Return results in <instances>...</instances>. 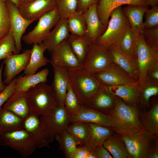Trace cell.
<instances>
[{
  "label": "cell",
  "mask_w": 158,
  "mask_h": 158,
  "mask_svg": "<svg viewBox=\"0 0 158 158\" xmlns=\"http://www.w3.org/2000/svg\"><path fill=\"white\" fill-rule=\"evenodd\" d=\"M71 122H81L92 123L113 128L114 123L109 115L85 106H82L78 113L70 118Z\"/></svg>",
  "instance_id": "cell-20"
},
{
  "label": "cell",
  "mask_w": 158,
  "mask_h": 158,
  "mask_svg": "<svg viewBox=\"0 0 158 158\" xmlns=\"http://www.w3.org/2000/svg\"><path fill=\"white\" fill-rule=\"evenodd\" d=\"M138 106H130L117 97L114 108L109 115L114 122V130L121 135L144 130L138 117Z\"/></svg>",
  "instance_id": "cell-1"
},
{
  "label": "cell",
  "mask_w": 158,
  "mask_h": 158,
  "mask_svg": "<svg viewBox=\"0 0 158 158\" xmlns=\"http://www.w3.org/2000/svg\"><path fill=\"white\" fill-rule=\"evenodd\" d=\"M103 145L114 158H130L120 135L116 132L103 143Z\"/></svg>",
  "instance_id": "cell-30"
},
{
  "label": "cell",
  "mask_w": 158,
  "mask_h": 158,
  "mask_svg": "<svg viewBox=\"0 0 158 158\" xmlns=\"http://www.w3.org/2000/svg\"><path fill=\"white\" fill-rule=\"evenodd\" d=\"M140 88V94L139 98L138 106L142 109L149 108L150 98L158 94V80L152 79L147 76L141 83H139Z\"/></svg>",
  "instance_id": "cell-31"
},
{
  "label": "cell",
  "mask_w": 158,
  "mask_h": 158,
  "mask_svg": "<svg viewBox=\"0 0 158 158\" xmlns=\"http://www.w3.org/2000/svg\"><path fill=\"white\" fill-rule=\"evenodd\" d=\"M135 59L138 68L140 83L146 77L150 67L158 62V50L150 48L146 44L141 32L136 36Z\"/></svg>",
  "instance_id": "cell-9"
},
{
  "label": "cell",
  "mask_w": 158,
  "mask_h": 158,
  "mask_svg": "<svg viewBox=\"0 0 158 158\" xmlns=\"http://www.w3.org/2000/svg\"><path fill=\"white\" fill-rule=\"evenodd\" d=\"M18 54L15 40L10 30L0 39V61L14 54Z\"/></svg>",
  "instance_id": "cell-39"
},
{
  "label": "cell",
  "mask_w": 158,
  "mask_h": 158,
  "mask_svg": "<svg viewBox=\"0 0 158 158\" xmlns=\"http://www.w3.org/2000/svg\"><path fill=\"white\" fill-rule=\"evenodd\" d=\"M68 72L69 84L80 104L84 106L102 84L83 68Z\"/></svg>",
  "instance_id": "cell-4"
},
{
  "label": "cell",
  "mask_w": 158,
  "mask_h": 158,
  "mask_svg": "<svg viewBox=\"0 0 158 158\" xmlns=\"http://www.w3.org/2000/svg\"><path fill=\"white\" fill-rule=\"evenodd\" d=\"M71 158H96L92 152L86 148L78 146Z\"/></svg>",
  "instance_id": "cell-46"
},
{
  "label": "cell",
  "mask_w": 158,
  "mask_h": 158,
  "mask_svg": "<svg viewBox=\"0 0 158 158\" xmlns=\"http://www.w3.org/2000/svg\"><path fill=\"white\" fill-rule=\"evenodd\" d=\"M16 77L15 78L7 85L5 89L0 93V109L2 106L9 98L14 91Z\"/></svg>",
  "instance_id": "cell-45"
},
{
  "label": "cell",
  "mask_w": 158,
  "mask_h": 158,
  "mask_svg": "<svg viewBox=\"0 0 158 158\" xmlns=\"http://www.w3.org/2000/svg\"><path fill=\"white\" fill-rule=\"evenodd\" d=\"M4 63H2L0 67V93L6 88L7 85L4 83L2 80V75Z\"/></svg>",
  "instance_id": "cell-51"
},
{
  "label": "cell",
  "mask_w": 158,
  "mask_h": 158,
  "mask_svg": "<svg viewBox=\"0 0 158 158\" xmlns=\"http://www.w3.org/2000/svg\"><path fill=\"white\" fill-rule=\"evenodd\" d=\"M93 75L102 84L106 86L138 83V81L132 78L121 67L114 62L105 70Z\"/></svg>",
  "instance_id": "cell-13"
},
{
  "label": "cell",
  "mask_w": 158,
  "mask_h": 158,
  "mask_svg": "<svg viewBox=\"0 0 158 158\" xmlns=\"http://www.w3.org/2000/svg\"><path fill=\"white\" fill-rule=\"evenodd\" d=\"M2 1L4 2H5L6 1V0H1ZM9 0L13 3L14 4H15L18 7L19 4V2H20V0Z\"/></svg>",
  "instance_id": "cell-53"
},
{
  "label": "cell",
  "mask_w": 158,
  "mask_h": 158,
  "mask_svg": "<svg viewBox=\"0 0 158 158\" xmlns=\"http://www.w3.org/2000/svg\"><path fill=\"white\" fill-rule=\"evenodd\" d=\"M67 21L70 34L86 35V25L84 13L76 11L67 19Z\"/></svg>",
  "instance_id": "cell-37"
},
{
  "label": "cell",
  "mask_w": 158,
  "mask_h": 158,
  "mask_svg": "<svg viewBox=\"0 0 158 158\" xmlns=\"http://www.w3.org/2000/svg\"><path fill=\"white\" fill-rule=\"evenodd\" d=\"M54 139L57 142L59 149L62 151L65 157L71 158L78 146L75 138L65 129L57 133Z\"/></svg>",
  "instance_id": "cell-35"
},
{
  "label": "cell",
  "mask_w": 158,
  "mask_h": 158,
  "mask_svg": "<svg viewBox=\"0 0 158 158\" xmlns=\"http://www.w3.org/2000/svg\"><path fill=\"white\" fill-rule=\"evenodd\" d=\"M107 47L112 56L113 62L119 66L132 78L138 81L139 74L136 61L124 53L118 44H114Z\"/></svg>",
  "instance_id": "cell-19"
},
{
  "label": "cell",
  "mask_w": 158,
  "mask_h": 158,
  "mask_svg": "<svg viewBox=\"0 0 158 158\" xmlns=\"http://www.w3.org/2000/svg\"><path fill=\"white\" fill-rule=\"evenodd\" d=\"M47 50L42 44H33L29 63L24 70L25 75L34 74L39 69L46 66L49 60L44 55Z\"/></svg>",
  "instance_id": "cell-29"
},
{
  "label": "cell",
  "mask_w": 158,
  "mask_h": 158,
  "mask_svg": "<svg viewBox=\"0 0 158 158\" xmlns=\"http://www.w3.org/2000/svg\"><path fill=\"white\" fill-rule=\"evenodd\" d=\"M24 119L30 114L25 94L20 95H12L4 104L3 107Z\"/></svg>",
  "instance_id": "cell-33"
},
{
  "label": "cell",
  "mask_w": 158,
  "mask_h": 158,
  "mask_svg": "<svg viewBox=\"0 0 158 158\" xmlns=\"http://www.w3.org/2000/svg\"><path fill=\"white\" fill-rule=\"evenodd\" d=\"M40 118L49 134L50 142L54 141L57 133L66 129L71 123L70 117L64 106H58Z\"/></svg>",
  "instance_id": "cell-11"
},
{
  "label": "cell",
  "mask_w": 158,
  "mask_h": 158,
  "mask_svg": "<svg viewBox=\"0 0 158 158\" xmlns=\"http://www.w3.org/2000/svg\"><path fill=\"white\" fill-rule=\"evenodd\" d=\"M39 117L30 113L23 119V129L32 137L37 148H49L50 135Z\"/></svg>",
  "instance_id": "cell-14"
},
{
  "label": "cell",
  "mask_w": 158,
  "mask_h": 158,
  "mask_svg": "<svg viewBox=\"0 0 158 158\" xmlns=\"http://www.w3.org/2000/svg\"><path fill=\"white\" fill-rule=\"evenodd\" d=\"M60 18L56 6L42 16L34 28L23 36L22 40L29 45L41 44Z\"/></svg>",
  "instance_id": "cell-7"
},
{
  "label": "cell",
  "mask_w": 158,
  "mask_h": 158,
  "mask_svg": "<svg viewBox=\"0 0 158 158\" xmlns=\"http://www.w3.org/2000/svg\"><path fill=\"white\" fill-rule=\"evenodd\" d=\"M147 6L128 5L122 9L123 12L128 19L133 32L138 35L143 29V17L148 9Z\"/></svg>",
  "instance_id": "cell-27"
},
{
  "label": "cell",
  "mask_w": 158,
  "mask_h": 158,
  "mask_svg": "<svg viewBox=\"0 0 158 158\" xmlns=\"http://www.w3.org/2000/svg\"><path fill=\"white\" fill-rule=\"evenodd\" d=\"M144 15L145 20L143 23V29L158 28V6L148 8Z\"/></svg>",
  "instance_id": "cell-43"
},
{
  "label": "cell",
  "mask_w": 158,
  "mask_h": 158,
  "mask_svg": "<svg viewBox=\"0 0 158 158\" xmlns=\"http://www.w3.org/2000/svg\"><path fill=\"white\" fill-rule=\"evenodd\" d=\"M70 35L67 19L60 18L47 37L42 43L49 52L67 40Z\"/></svg>",
  "instance_id": "cell-25"
},
{
  "label": "cell",
  "mask_w": 158,
  "mask_h": 158,
  "mask_svg": "<svg viewBox=\"0 0 158 158\" xmlns=\"http://www.w3.org/2000/svg\"><path fill=\"white\" fill-rule=\"evenodd\" d=\"M66 130L75 138L78 146H82L86 143L90 133L88 123L81 122H71Z\"/></svg>",
  "instance_id": "cell-36"
},
{
  "label": "cell",
  "mask_w": 158,
  "mask_h": 158,
  "mask_svg": "<svg viewBox=\"0 0 158 158\" xmlns=\"http://www.w3.org/2000/svg\"><path fill=\"white\" fill-rule=\"evenodd\" d=\"M53 70L54 76L51 85L54 93L58 106H64L65 98L69 84L68 72L50 61Z\"/></svg>",
  "instance_id": "cell-18"
},
{
  "label": "cell",
  "mask_w": 158,
  "mask_h": 158,
  "mask_svg": "<svg viewBox=\"0 0 158 158\" xmlns=\"http://www.w3.org/2000/svg\"><path fill=\"white\" fill-rule=\"evenodd\" d=\"M121 135L130 158H145L147 153L158 140V138L144 130L133 131Z\"/></svg>",
  "instance_id": "cell-6"
},
{
  "label": "cell",
  "mask_w": 158,
  "mask_h": 158,
  "mask_svg": "<svg viewBox=\"0 0 158 158\" xmlns=\"http://www.w3.org/2000/svg\"><path fill=\"white\" fill-rule=\"evenodd\" d=\"M149 6H150L152 7L158 6V0H144Z\"/></svg>",
  "instance_id": "cell-52"
},
{
  "label": "cell",
  "mask_w": 158,
  "mask_h": 158,
  "mask_svg": "<svg viewBox=\"0 0 158 158\" xmlns=\"http://www.w3.org/2000/svg\"><path fill=\"white\" fill-rule=\"evenodd\" d=\"M23 121L11 111L1 108L0 109V134L23 129Z\"/></svg>",
  "instance_id": "cell-34"
},
{
  "label": "cell",
  "mask_w": 158,
  "mask_h": 158,
  "mask_svg": "<svg viewBox=\"0 0 158 158\" xmlns=\"http://www.w3.org/2000/svg\"><path fill=\"white\" fill-rule=\"evenodd\" d=\"M56 2L61 18L67 19L77 11V0H56Z\"/></svg>",
  "instance_id": "cell-41"
},
{
  "label": "cell",
  "mask_w": 158,
  "mask_h": 158,
  "mask_svg": "<svg viewBox=\"0 0 158 158\" xmlns=\"http://www.w3.org/2000/svg\"><path fill=\"white\" fill-rule=\"evenodd\" d=\"M158 158V142L157 140L146 156L145 158Z\"/></svg>",
  "instance_id": "cell-50"
},
{
  "label": "cell",
  "mask_w": 158,
  "mask_h": 158,
  "mask_svg": "<svg viewBox=\"0 0 158 158\" xmlns=\"http://www.w3.org/2000/svg\"><path fill=\"white\" fill-rule=\"evenodd\" d=\"M0 145L14 150L24 158L32 155L37 148L32 137L24 129L0 134Z\"/></svg>",
  "instance_id": "cell-5"
},
{
  "label": "cell",
  "mask_w": 158,
  "mask_h": 158,
  "mask_svg": "<svg viewBox=\"0 0 158 158\" xmlns=\"http://www.w3.org/2000/svg\"><path fill=\"white\" fill-rule=\"evenodd\" d=\"M113 62L107 47L92 44L83 63V68L92 74L101 71Z\"/></svg>",
  "instance_id": "cell-8"
},
{
  "label": "cell",
  "mask_w": 158,
  "mask_h": 158,
  "mask_svg": "<svg viewBox=\"0 0 158 158\" xmlns=\"http://www.w3.org/2000/svg\"><path fill=\"white\" fill-rule=\"evenodd\" d=\"M96 158H112L109 151L102 145L98 146L91 151Z\"/></svg>",
  "instance_id": "cell-47"
},
{
  "label": "cell",
  "mask_w": 158,
  "mask_h": 158,
  "mask_svg": "<svg viewBox=\"0 0 158 158\" xmlns=\"http://www.w3.org/2000/svg\"><path fill=\"white\" fill-rule=\"evenodd\" d=\"M9 15L10 30L14 38L18 54L22 49L21 41L23 35L28 27L35 20H29L20 13L18 8L11 1H5Z\"/></svg>",
  "instance_id": "cell-12"
},
{
  "label": "cell",
  "mask_w": 158,
  "mask_h": 158,
  "mask_svg": "<svg viewBox=\"0 0 158 158\" xmlns=\"http://www.w3.org/2000/svg\"><path fill=\"white\" fill-rule=\"evenodd\" d=\"M90 129L88 139L82 146L91 151L94 148L103 145V142L115 131L111 127L88 123Z\"/></svg>",
  "instance_id": "cell-26"
},
{
  "label": "cell",
  "mask_w": 158,
  "mask_h": 158,
  "mask_svg": "<svg viewBox=\"0 0 158 158\" xmlns=\"http://www.w3.org/2000/svg\"><path fill=\"white\" fill-rule=\"evenodd\" d=\"M31 49L24 50L23 53L11 55L4 60L5 65L3 74L6 85L9 84L16 76L24 71L30 59Z\"/></svg>",
  "instance_id": "cell-15"
},
{
  "label": "cell",
  "mask_w": 158,
  "mask_h": 158,
  "mask_svg": "<svg viewBox=\"0 0 158 158\" xmlns=\"http://www.w3.org/2000/svg\"><path fill=\"white\" fill-rule=\"evenodd\" d=\"M25 97L30 113L39 116L47 114L58 106L51 86L46 83L32 87Z\"/></svg>",
  "instance_id": "cell-2"
},
{
  "label": "cell",
  "mask_w": 158,
  "mask_h": 158,
  "mask_svg": "<svg viewBox=\"0 0 158 158\" xmlns=\"http://www.w3.org/2000/svg\"><path fill=\"white\" fill-rule=\"evenodd\" d=\"M76 11L85 12L91 5L99 4L100 0H77Z\"/></svg>",
  "instance_id": "cell-48"
},
{
  "label": "cell",
  "mask_w": 158,
  "mask_h": 158,
  "mask_svg": "<svg viewBox=\"0 0 158 158\" xmlns=\"http://www.w3.org/2000/svg\"><path fill=\"white\" fill-rule=\"evenodd\" d=\"M67 40L73 53L83 64L92 43L86 35H77L70 34Z\"/></svg>",
  "instance_id": "cell-32"
},
{
  "label": "cell",
  "mask_w": 158,
  "mask_h": 158,
  "mask_svg": "<svg viewBox=\"0 0 158 158\" xmlns=\"http://www.w3.org/2000/svg\"><path fill=\"white\" fill-rule=\"evenodd\" d=\"M138 117L144 130L158 138V102L154 101L150 109L140 110Z\"/></svg>",
  "instance_id": "cell-28"
},
{
  "label": "cell",
  "mask_w": 158,
  "mask_h": 158,
  "mask_svg": "<svg viewBox=\"0 0 158 158\" xmlns=\"http://www.w3.org/2000/svg\"><path fill=\"white\" fill-rule=\"evenodd\" d=\"M124 4L148 6L144 0H100L97 6V13L100 20L106 27L112 12Z\"/></svg>",
  "instance_id": "cell-23"
},
{
  "label": "cell",
  "mask_w": 158,
  "mask_h": 158,
  "mask_svg": "<svg viewBox=\"0 0 158 158\" xmlns=\"http://www.w3.org/2000/svg\"><path fill=\"white\" fill-rule=\"evenodd\" d=\"M121 6L111 13L107 28L94 43L107 47L114 44H118L126 32L130 28V24L124 15Z\"/></svg>",
  "instance_id": "cell-3"
},
{
  "label": "cell",
  "mask_w": 158,
  "mask_h": 158,
  "mask_svg": "<svg viewBox=\"0 0 158 158\" xmlns=\"http://www.w3.org/2000/svg\"><path fill=\"white\" fill-rule=\"evenodd\" d=\"M147 76L152 79L158 80V62L150 67L148 71Z\"/></svg>",
  "instance_id": "cell-49"
},
{
  "label": "cell",
  "mask_w": 158,
  "mask_h": 158,
  "mask_svg": "<svg viewBox=\"0 0 158 158\" xmlns=\"http://www.w3.org/2000/svg\"><path fill=\"white\" fill-rule=\"evenodd\" d=\"M141 32L146 44L150 48L158 50V28L143 29Z\"/></svg>",
  "instance_id": "cell-44"
},
{
  "label": "cell",
  "mask_w": 158,
  "mask_h": 158,
  "mask_svg": "<svg viewBox=\"0 0 158 158\" xmlns=\"http://www.w3.org/2000/svg\"><path fill=\"white\" fill-rule=\"evenodd\" d=\"M10 24L8 11L6 4L0 0V39L9 31Z\"/></svg>",
  "instance_id": "cell-42"
},
{
  "label": "cell",
  "mask_w": 158,
  "mask_h": 158,
  "mask_svg": "<svg viewBox=\"0 0 158 158\" xmlns=\"http://www.w3.org/2000/svg\"><path fill=\"white\" fill-rule=\"evenodd\" d=\"M34 0H20L19 4L22 3L30 2V1H34Z\"/></svg>",
  "instance_id": "cell-54"
},
{
  "label": "cell",
  "mask_w": 158,
  "mask_h": 158,
  "mask_svg": "<svg viewBox=\"0 0 158 158\" xmlns=\"http://www.w3.org/2000/svg\"><path fill=\"white\" fill-rule=\"evenodd\" d=\"M50 61L68 71L82 69L83 64L73 53L67 40L63 42L49 51Z\"/></svg>",
  "instance_id": "cell-10"
},
{
  "label": "cell",
  "mask_w": 158,
  "mask_h": 158,
  "mask_svg": "<svg viewBox=\"0 0 158 158\" xmlns=\"http://www.w3.org/2000/svg\"><path fill=\"white\" fill-rule=\"evenodd\" d=\"M117 97L110 93L107 86L102 85L83 106L109 115L115 106Z\"/></svg>",
  "instance_id": "cell-16"
},
{
  "label": "cell",
  "mask_w": 158,
  "mask_h": 158,
  "mask_svg": "<svg viewBox=\"0 0 158 158\" xmlns=\"http://www.w3.org/2000/svg\"><path fill=\"white\" fill-rule=\"evenodd\" d=\"M81 107L69 83L64 101L66 111L71 118L78 113Z\"/></svg>",
  "instance_id": "cell-40"
},
{
  "label": "cell",
  "mask_w": 158,
  "mask_h": 158,
  "mask_svg": "<svg viewBox=\"0 0 158 158\" xmlns=\"http://www.w3.org/2000/svg\"><path fill=\"white\" fill-rule=\"evenodd\" d=\"M56 6V0H35L20 3L18 8L23 17L35 21Z\"/></svg>",
  "instance_id": "cell-17"
},
{
  "label": "cell",
  "mask_w": 158,
  "mask_h": 158,
  "mask_svg": "<svg viewBox=\"0 0 158 158\" xmlns=\"http://www.w3.org/2000/svg\"><path fill=\"white\" fill-rule=\"evenodd\" d=\"M107 86L110 93L121 98L127 104L138 106L140 91L138 82L133 84Z\"/></svg>",
  "instance_id": "cell-24"
},
{
  "label": "cell",
  "mask_w": 158,
  "mask_h": 158,
  "mask_svg": "<svg viewBox=\"0 0 158 158\" xmlns=\"http://www.w3.org/2000/svg\"><path fill=\"white\" fill-rule=\"evenodd\" d=\"M97 6V4L92 5L84 13L86 25V35L92 44L95 43L107 28L99 20Z\"/></svg>",
  "instance_id": "cell-21"
},
{
  "label": "cell",
  "mask_w": 158,
  "mask_h": 158,
  "mask_svg": "<svg viewBox=\"0 0 158 158\" xmlns=\"http://www.w3.org/2000/svg\"><path fill=\"white\" fill-rule=\"evenodd\" d=\"M137 35H138L135 34L130 28L126 32L118 44L124 53L136 61V41Z\"/></svg>",
  "instance_id": "cell-38"
},
{
  "label": "cell",
  "mask_w": 158,
  "mask_h": 158,
  "mask_svg": "<svg viewBox=\"0 0 158 158\" xmlns=\"http://www.w3.org/2000/svg\"><path fill=\"white\" fill-rule=\"evenodd\" d=\"M49 73L48 69L45 68L35 74L30 75L20 76L16 78L14 91L15 95H24L32 87L41 83H47Z\"/></svg>",
  "instance_id": "cell-22"
}]
</instances>
